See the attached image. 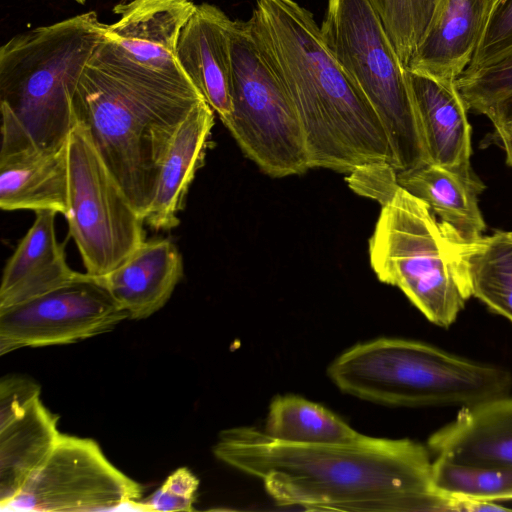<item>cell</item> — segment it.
I'll return each mask as SVG.
<instances>
[{
  "label": "cell",
  "instance_id": "obj_21",
  "mask_svg": "<svg viewBox=\"0 0 512 512\" xmlns=\"http://www.w3.org/2000/svg\"><path fill=\"white\" fill-rule=\"evenodd\" d=\"M213 126L214 111L204 100L179 127L160 167L154 197L144 217L150 228L168 231L179 225V213L204 162Z\"/></svg>",
  "mask_w": 512,
  "mask_h": 512
},
{
  "label": "cell",
  "instance_id": "obj_8",
  "mask_svg": "<svg viewBox=\"0 0 512 512\" xmlns=\"http://www.w3.org/2000/svg\"><path fill=\"white\" fill-rule=\"evenodd\" d=\"M230 45L232 113L225 127L263 173L273 178L304 173L310 168L299 116L248 21L233 20Z\"/></svg>",
  "mask_w": 512,
  "mask_h": 512
},
{
  "label": "cell",
  "instance_id": "obj_15",
  "mask_svg": "<svg viewBox=\"0 0 512 512\" xmlns=\"http://www.w3.org/2000/svg\"><path fill=\"white\" fill-rule=\"evenodd\" d=\"M492 0H435L408 70L456 82L468 68Z\"/></svg>",
  "mask_w": 512,
  "mask_h": 512
},
{
  "label": "cell",
  "instance_id": "obj_26",
  "mask_svg": "<svg viewBox=\"0 0 512 512\" xmlns=\"http://www.w3.org/2000/svg\"><path fill=\"white\" fill-rule=\"evenodd\" d=\"M432 480L446 496L492 502L512 500V467L459 464L436 456Z\"/></svg>",
  "mask_w": 512,
  "mask_h": 512
},
{
  "label": "cell",
  "instance_id": "obj_5",
  "mask_svg": "<svg viewBox=\"0 0 512 512\" xmlns=\"http://www.w3.org/2000/svg\"><path fill=\"white\" fill-rule=\"evenodd\" d=\"M107 24L94 11L17 34L0 48V104L43 150L63 147L73 96Z\"/></svg>",
  "mask_w": 512,
  "mask_h": 512
},
{
  "label": "cell",
  "instance_id": "obj_12",
  "mask_svg": "<svg viewBox=\"0 0 512 512\" xmlns=\"http://www.w3.org/2000/svg\"><path fill=\"white\" fill-rule=\"evenodd\" d=\"M1 111L0 207L68 212L67 143L40 149L5 105ZM68 141V140H67Z\"/></svg>",
  "mask_w": 512,
  "mask_h": 512
},
{
  "label": "cell",
  "instance_id": "obj_2",
  "mask_svg": "<svg viewBox=\"0 0 512 512\" xmlns=\"http://www.w3.org/2000/svg\"><path fill=\"white\" fill-rule=\"evenodd\" d=\"M247 21L295 106L310 169L350 173L368 163L392 165L380 119L327 47L309 10L295 0H256Z\"/></svg>",
  "mask_w": 512,
  "mask_h": 512
},
{
  "label": "cell",
  "instance_id": "obj_7",
  "mask_svg": "<svg viewBox=\"0 0 512 512\" xmlns=\"http://www.w3.org/2000/svg\"><path fill=\"white\" fill-rule=\"evenodd\" d=\"M320 29L327 47L380 119L396 171L430 163L408 68L371 1L328 0Z\"/></svg>",
  "mask_w": 512,
  "mask_h": 512
},
{
  "label": "cell",
  "instance_id": "obj_25",
  "mask_svg": "<svg viewBox=\"0 0 512 512\" xmlns=\"http://www.w3.org/2000/svg\"><path fill=\"white\" fill-rule=\"evenodd\" d=\"M456 86L468 111L489 119L493 140L512 167V57L487 68L464 72Z\"/></svg>",
  "mask_w": 512,
  "mask_h": 512
},
{
  "label": "cell",
  "instance_id": "obj_4",
  "mask_svg": "<svg viewBox=\"0 0 512 512\" xmlns=\"http://www.w3.org/2000/svg\"><path fill=\"white\" fill-rule=\"evenodd\" d=\"M327 374L344 393L393 406H467L506 396L512 388V375L503 368L387 337L350 347Z\"/></svg>",
  "mask_w": 512,
  "mask_h": 512
},
{
  "label": "cell",
  "instance_id": "obj_31",
  "mask_svg": "<svg viewBox=\"0 0 512 512\" xmlns=\"http://www.w3.org/2000/svg\"><path fill=\"white\" fill-rule=\"evenodd\" d=\"M40 393V385L29 377H3L0 382V428L22 417L40 398Z\"/></svg>",
  "mask_w": 512,
  "mask_h": 512
},
{
  "label": "cell",
  "instance_id": "obj_13",
  "mask_svg": "<svg viewBox=\"0 0 512 512\" xmlns=\"http://www.w3.org/2000/svg\"><path fill=\"white\" fill-rule=\"evenodd\" d=\"M195 7L192 0H131L117 4L113 12L118 19L107 24L104 37L144 68L189 78L178 63L176 47Z\"/></svg>",
  "mask_w": 512,
  "mask_h": 512
},
{
  "label": "cell",
  "instance_id": "obj_17",
  "mask_svg": "<svg viewBox=\"0 0 512 512\" xmlns=\"http://www.w3.org/2000/svg\"><path fill=\"white\" fill-rule=\"evenodd\" d=\"M428 447L459 464L512 467V398L463 406L454 421L431 435Z\"/></svg>",
  "mask_w": 512,
  "mask_h": 512
},
{
  "label": "cell",
  "instance_id": "obj_9",
  "mask_svg": "<svg viewBox=\"0 0 512 512\" xmlns=\"http://www.w3.org/2000/svg\"><path fill=\"white\" fill-rule=\"evenodd\" d=\"M67 152L69 234L86 273L102 277L145 241V221L78 121L68 136Z\"/></svg>",
  "mask_w": 512,
  "mask_h": 512
},
{
  "label": "cell",
  "instance_id": "obj_20",
  "mask_svg": "<svg viewBox=\"0 0 512 512\" xmlns=\"http://www.w3.org/2000/svg\"><path fill=\"white\" fill-rule=\"evenodd\" d=\"M398 184L424 202L441 219L453 237L471 242L486 228L478 196L485 185L470 168H451L434 163L397 172Z\"/></svg>",
  "mask_w": 512,
  "mask_h": 512
},
{
  "label": "cell",
  "instance_id": "obj_14",
  "mask_svg": "<svg viewBox=\"0 0 512 512\" xmlns=\"http://www.w3.org/2000/svg\"><path fill=\"white\" fill-rule=\"evenodd\" d=\"M232 22L215 5H196L180 32L176 47L181 68L223 124L232 113Z\"/></svg>",
  "mask_w": 512,
  "mask_h": 512
},
{
  "label": "cell",
  "instance_id": "obj_23",
  "mask_svg": "<svg viewBox=\"0 0 512 512\" xmlns=\"http://www.w3.org/2000/svg\"><path fill=\"white\" fill-rule=\"evenodd\" d=\"M452 236V235H451ZM470 296L512 322V237L497 231L464 242L453 237Z\"/></svg>",
  "mask_w": 512,
  "mask_h": 512
},
{
  "label": "cell",
  "instance_id": "obj_16",
  "mask_svg": "<svg viewBox=\"0 0 512 512\" xmlns=\"http://www.w3.org/2000/svg\"><path fill=\"white\" fill-rule=\"evenodd\" d=\"M184 274L183 259L169 238L145 240L110 273L95 277L128 319H146L170 299Z\"/></svg>",
  "mask_w": 512,
  "mask_h": 512
},
{
  "label": "cell",
  "instance_id": "obj_3",
  "mask_svg": "<svg viewBox=\"0 0 512 512\" xmlns=\"http://www.w3.org/2000/svg\"><path fill=\"white\" fill-rule=\"evenodd\" d=\"M204 100L189 78L144 68L105 37L85 66L73 96L75 121L143 218L179 127Z\"/></svg>",
  "mask_w": 512,
  "mask_h": 512
},
{
  "label": "cell",
  "instance_id": "obj_29",
  "mask_svg": "<svg viewBox=\"0 0 512 512\" xmlns=\"http://www.w3.org/2000/svg\"><path fill=\"white\" fill-rule=\"evenodd\" d=\"M199 479L187 467L173 471L151 495L140 499L137 506L146 511H194Z\"/></svg>",
  "mask_w": 512,
  "mask_h": 512
},
{
  "label": "cell",
  "instance_id": "obj_28",
  "mask_svg": "<svg viewBox=\"0 0 512 512\" xmlns=\"http://www.w3.org/2000/svg\"><path fill=\"white\" fill-rule=\"evenodd\" d=\"M509 57H512V0H492L477 48L464 72L487 68Z\"/></svg>",
  "mask_w": 512,
  "mask_h": 512
},
{
  "label": "cell",
  "instance_id": "obj_24",
  "mask_svg": "<svg viewBox=\"0 0 512 512\" xmlns=\"http://www.w3.org/2000/svg\"><path fill=\"white\" fill-rule=\"evenodd\" d=\"M263 431L277 441L305 445L353 443L366 436L325 407L296 395L271 401Z\"/></svg>",
  "mask_w": 512,
  "mask_h": 512
},
{
  "label": "cell",
  "instance_id": "obj_11",
  "mask_svg": "<svg viewBox=\"0 0 512 512\" xmlns=\"http://www.w3.org/2000/svg\"><path fill=\"white\" fill-rule=\"evenodd\" d=\"M128 319L89 274L25 303L0 310V355L24 347L65 345L114 329Z\"/></svg>",
  "mask_w": 512,
  "mask_h": 512
},
{
  "label": "cell",
  "instance_id": "obj_10",
  "mask_svg": "<svg viewBox=\"0 0 512 512\" xmlns=\"http://www.w3.org/2000/svg\"><path fill=\"white\" fill-rule=\"evenodd\" d=\"M143 486L90 438L60 434L44 464L2 510L100 511L137 504Z\"/></svg>",
  "mask_w": 512,
  "mask_h": 512
},
{
  "label": "cell",
  "instance_id": "obj_18",
  "mask_svg": "<svg viewBox=\"0 0 512 512\" xmlns=\"http://www.w3.org/2000/svg\"><path fill=\"white\" fill-rule=\"evenodd\" d=\"M53 210L35 220L7 260L0 285V310L44 295L79 276L66 261L65 244L56 237Z\"/></svg>",
  "mask_w": 512,
  "mask_h": 512
},
{
  "label": "cell",
  "instance_id": "obj_30",
  "mask_svg": "<svg viewBox=\"0 0 512 512\" xmlns=\"http://www.w3.org/2000/svg\"><path fill=\"white\" fill-rule=\"evenodd\" d=\"M347 182L355 193L374 199L381 206L389 203L400 188L397 171L389 162L358 166L350 172Z\"/></svg>",
  "mask_w": 512,
  "mask_h": 512
},
{
  "label": "cell",
  "instance_id": "obj_33",
  "mask_svg": "<svg viewBox=\"0 0 512 512\" xmlns=\"http://www.w3.org/2000/svg\"><path fill=\"white\" fill-rule=\"evenodd\" d=\"M510 235H511V237H512V232H510Z\"/></svg>",
  "mask_w": 512,
  "mask_h": 512
},
{
  "label": "cell",
  "instance_id": "obj_19",
  "mask_svg": "<svg viewBox=\"0 0 512 512\" xmlns=\"http://www.w3.org/2000/svg\"><path fill=\"white\" fill-rule=\"evenodd\" d=\"M409 83L429 162L470 168L471 127L456 82L408 70Z\"/></svg>",
  "mask_w": 512,
  "mask_h": 512
},
{
  "label": "cell",
  "instance_id": "obj_1",
  "mask_svg": "<svg viewBox=\"0 0 512 512\" xmlns=\"http://www.w3.org/2000/svg\"><path fill=\"white\" fill-rule=\"evenodd\" d=\"M213 453L262 480L280 506L307 511H452V498L433 484L429 451L409 439L365 436L353 443L292 444L243 426L221 431Z\"/></svg>",
  "mask_w": 512,
  "mask_h": 512
},
{
  "label": "cell",
  "instance_id": "obj_32",
  "mask_svg": "<svg viewBox=\"0 0 512 512\" xmlns=\"http://www.w3.org/2000/svg\"><path fill=\"white\" fill-rule=\"evenodd\" d=\"M73 1H75V2H77V3H80V4L85 3V0H73Z\"/></svg>",
  "mask_w": 512,
  "mask_h": 512
},
{
  "label": "cell",
  "instance_id": "obj_22",
  "mask_svg": "<svg viewBox=\"0 0 512 512\" xmlns=\"http://www.w3.org/2000/svg\"><path fill=\"white\" fill-rule=\"evenodd\" d=\"M58 415L37 399L27 412L0 428V508L22 490L53 451L60 432Z\"/></svg>",
  "mask_w": 512,
  "mask_h": 512
},
{
  "label": "cell",
  "instance_id": "obj_6",
  "mask_svg": "<svg viewBox=\"0 0 512 512\" xmlns=\"http://www.w3.org/2000/svg\"><path fill=\"white\" fill-rule=\"evenodd\" d=\"M368 251L377 278L398 287L438 326L449 327L471 297L452 236L401 187L382 206Z\"/></svg>",
  "mask_w": 512,
  "mask_h": 512
},
{
  "label": "cell",
  "instance_id": "obj_27",
  "mask_svg": "<svg viewBox=\"0 0 512 512\" xmlns=\"http://www.w3.org/2000/svg\"><path fill=\"white\" fill-rule=\"evenodd\" d=\"M407 66L430 19L435 0H370Z\"/></svg>",
  "mask_w": 512,
  "mask_h": 512
}]
</instances>
